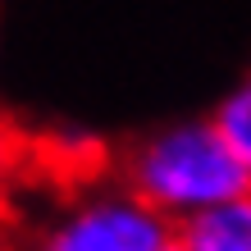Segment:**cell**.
Returning a JSON list of instances; mask_svg holds the SVG:
<instances>
[{
	"label": "cell",
	"instance_id": "cell-1",
	"mask_svg": "<svg viewBox=\"0 0 251 251\" xmlns=\"http://www.w3.org/2000/svg\"><path fill=\"white\" fill-rule=\"evenodd\" d=\"M114 174L174 224L210 210L215 201L251 183L215 119H183L146 132L119 155Z\"/></svg>",
	"mask_w": 251,
	"mask_h": 251
},
{
	"label": "cell",
	"instance_id": "cell-2",
	"mask_svg": "<svg viewBox=\"0 0 251 251\" xmlns=\"http://www.w3.org/2000/svg\"><path fill=\"white\" fill-rule=\"evenodd\" d=\"M178 224L142 201L119 174L82 178L32 228L27 251H169Z\"/></svg>",
	"mask_w": 251,
	"mask_h": 251
},
{
	"label": "cell",
	"instance_id": "cell-3",
	"mask_svg": "<svg viewBox=\"0 0 251 251\" xmlns=\"http://www.w3.org/2000/svg\"><path fill=\"white\" fill-rule=\"evenodd\" d=\"M183 251H251V183L178 224Z\"/></svg>",
	"mask_w": 251,
	"mask_h": 251
},
{
	"label": "cell",
	"instance_id": "cell-4",
	"mask_svg": "<svg viewBox=\"0 0 251 251\" xmlns=\"http://www.w3.org/2000/svg\"><path fill=\"white\" fill-rule=\"evenodd\" d=\"M210 119H215L219 132H224L228 151L238 155V165L247 169V178H251V78H242L224 100H219Z\"/></svg>",
	"mask_w": 251,
	"mask_h": 251
},
{
	"label": "cell",
	"instance_id": "cell-5",
	"mask_svg": "<svg viewBox=\"0 0 251 251\" xmlns=\"http://www.w3.org/2000/svg\"><path fill=\"white\" fill-rule=\"evenodd\" d=\"M27 160H32V146H27V137L5 119V114H0V197H9V192L23 183Z\"/></svg>",
	"mask_w": 251,
	"mask_h": 251
},
{
	"label": "cell",
	"instance_id": "cell-6",
	"mask_svg": "<svg viewBox=\"0 0 251 251\" xmlns=\"http://www.w3.org/2000/svg\"><path fill=\"white\" fill-rule=\"evenodd\" d=\"M9 247V210H5V197H0V251Z\"/></svg>",
	"mask_w": 251,
	"mask_h": 251
},
{
	"label": "cell",
	"instance_id": "cell-7",
	"mask_svg": "<svg viewBox=\"0 0 251 251\" xmlns=\"http://www.w3.org/2000/svg\"><path fill=\"white\" fill-rule=\"evenodd\" d=\"M169 251H183V247H178V242H174V247H169Z\"/></svg>",
	"mask_w": 251,
	"mask_h": 251
}]
</instances>
